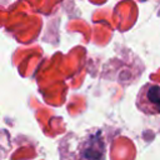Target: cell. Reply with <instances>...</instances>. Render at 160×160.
<instances>
[{
	"label": "cell",
	"instance_id": "obj_1",
	"mask_svg": "<svg viewBox=\"0 0 160 160\" xmlns=\"http://www.w3.org/2000/svg\"><path fill=\"white\" fill-rule=\"evenodd\" d=\"M69 146L68 152L61 151L62 160H105V141L100 131L81 135Z\"/></svg>",
	"mask_w": 160,
	"mask_h": 160
},
{
	"label": "cell",
	"instance_id": "obj_2",
	"mask_svg": "<svg viewBox=\"0 0 160 160\" xmlns=\"http://www.w3.org/2000/svg\"><path fill=\"white\" fill-rule=\"evenodd\" d=\"M136 106L148 115L160 114V85L151 82L144 85L138 92Z\"/></svg>",
	"mask_w": 160,
	"mask_h": 160
}]
</instances>
